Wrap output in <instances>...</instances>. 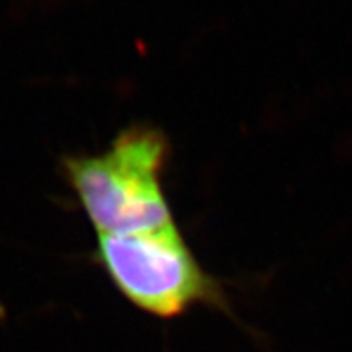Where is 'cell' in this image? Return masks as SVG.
I'll return each instance as SVG.
<instances>
[{"label": "cell", "instance_id": "cell-2", "mask_svg": "<svg viewBox=\"0 0 352 352\" xmlns=\"http://www.w3.org/2000/svg\"><path fill=\"white\" fill-rule=\"evenodd\" d=\"M94 261L127 302L151 317L172 320L199 306L229 311L222 285L202 268L177 223L97 236Z\"/></svg>", "mask_w": 352, "mask_h": 352}, {"label": "cell", "instance_id": "cell-1", "mask_svg": "<svg viewBox=\"0 0 352 352\" xmlns=\"http://www.w3.org/2000/svg\"><path fill=\"white\" fill-rule=\"evenodd\" d=\"M168 161V136L133 124L97 154L65 156L61 168L97 236H116L177 223L163 184Z\"/></svg>", "mask_w": 352, "mask_h": 352}]
</instances>
